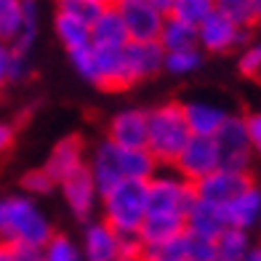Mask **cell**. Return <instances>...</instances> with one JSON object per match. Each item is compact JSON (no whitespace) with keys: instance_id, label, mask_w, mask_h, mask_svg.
Returning a JSON list of instances; mask_svg holds the SVG:
<instances>
[{"instance_id":"obj_33","label":"cell","mask_w":261,"mask_h":261,"mask_svg":"<svg viewBox=\"0 0 261 261\" xmlns=\"http://www.w3.org/2000/svg\"><path fill=\"white\" fill-rule=\"evenodd\" d=\"M237 72L248 80L261 83V40L248 43L240 51V56H237Z\"/></svg>"},{"instance_id":"obj_16","label":"cell","mask_w":261,"mask_h":261,"mask_svg":"<svg viewBox=\"0 0 261 261\" xmlns=\"http://www.w3.org/2000/svg\"><path fill=\"white\" fill-rule=\"evenodd\" d=\"M181 110H184L189 134L203 139H213L219 134V128L227 123V117L232 115L227 107L213 99H187L181 101Z\"/></svg>"},{"instance_id":"obj_18","label":"cell","mask_w":261,"mask_h":261,"mask_svg":"<svg viewBox=\"0 0 261 261\" xmlns=\"http://www.w3.org/2000/svg\"><path fill=\"white\" fill-rule=\"evenodd\" d=\"M224 216H227V227L251 232L261 221V187L253 181L248 189H243L234 200L224 205Z\"/></svg>"},{"instance_id":"obj_10","label":"cell","mask_w":261,"mask_h":261,"mask_svg":"<svg viewBox=\"0 0 261 261\" xmlns=\"http://www.w3.org/2000/svg\"><path fill=\"white\" fill-rule=\"evenodd\" d=\"M163 59L165 51L160 48L158 40H128L123 45V67H125V80L134 88L139 83H147L163 72Z\"/></svg>"},{"instance_id":"obj_2","label":"cell","mask_w":261,"mask_h":261,"mask_svg":"<svg viewBox=\"0 0 261 261\" xmlns=\"http://www.w3.org/2000/svg\"><path fill=\"white\" fill-rule=\"evenodd\" d=\"M189 128L184 120L181 101H160L147 110V149L160 163V168H171L179 152L189 141Z\"/></svg>"},{"instance_id":"obj_27","label":"cell","mask_w":261,"mask_h":261,"mask_svg":"<svg viewBox=\"0 0 261 261\" xmlns=\"http://www.w3.org/2000/svg\"><path fill=\"white\" fill-rule=\"evenodd\" d=\"M110 6H112V0H56V11L77 16L86 24H93Z\"/></svg>"},{"instance_id":"obj_7","label":"cell","mask_w":261,"mask_h":261,"mask_svg":"<svg viewBox=\"0 0 261 261\" xmlns=\"http://www.w3.org/2000/svg\"><path fill=\"white\" fill-rule=\"evenodd\" d=\"M115 8L120 11L128 40L147 43L160 38V30L165 24V16H168V11L163 6L152 3V0H123V3H115Z\"/></svg>"},{"instance_id":"obj_5","label":"cell","mask_w":261,"mask_h":261,"mask_svg":"<svg viewBox=\"0 0 261 261\" xmlns=\"http://www.w3.org/2000/svg\"><path fill=\"white\" fill-rule=\"evenodd\" d=\"M219 149V168H229V171H245L253 173V160L256 152L251 144L245 128V115H229L227 123L219 128V134L213 136Z\"/></svg>"},{"instance_id":"obj_22","label":"cell","mask_w":261,"mask_h":261,"mask_svg":"<svg viewBox=\"0 0 261 261\" xmlns=\"http://www.w3.org/2000/svg\"><path fill=\"white\" fill-rule=\"evenodd\" d=\"M160 48L163 51H181V48H197V27L176 16H165V24L160 30Z\"/></svg>"},{"instance_id":"obj_12","label":"cell","mask_w":261,"mask_h":261,"mask_svg":"<svg viewBox=\"0 0 261 261\" xmlns=\"http://www.w3.org/2000/svg\"><path fill=\"white\" fill-rule=\"evenodd\" d=\"M59 195H62L67 211L72 213L80 224L96 219L99 203H101V192H99V187L93 184L88 168H83L80 173L72 176V179L59 184Z\"/></svg>"},{"instance_id":"obj_31","label":"cell","mask_w":261,"mask_h":261,"mask_svg":"<svg viewBox=\"0 0 261 261\" xmlns=\"http://www.w3.org/2000/svg\"><path fill=\"white\" fill-rule=\"evenodd\" d=\"M144 261H187L184 253V234L173 237V240H165L160 245H149L144 248Z\"/></svg>"},{"instance_id":"obj_47","label":"cell","mask_w":261,"mask_h":261,"mask_svg":"<svg viewBox=\"0 0 261 261\" xmlns=\"http://www.w3.org/2000/svg\"><path fill=\"white\" fill-rule=\"evenodd\" d=\"M216 261H219V258H216Z\"/></svg>"},{"instance_id":"obj_17","label":"cell","mask_w":261,"mask_h":261,"mask_svg":"<svg viewBox=\"0 0 261 261\" xmlns=\"http://www.w3.org/2000/svg\"><path fill=\"white\" fill-rule=\"evenodd\" d=\"M184 224H187V232L208 237V240H216V237L227 229V216H224L221 205L195 197L189 211H187V216H184Z\"/></svg>"},{"instance_id":"obj_1","label":"cell","mask_w":261,"mask_h":261,"mask_svg":"<svg viewBox=\"0 0 261 261\" xmlns=\"http://www.w3.org/2000/svg\"><path fill=\"white\" fill-rule=\"evenodd\" d=\"M56 234L38 200L24 192L0 195V243L3 245H45Z\"/></svg>"},{"instance_id":"obj_28","label":"cell","mask_w":261,"mask_h":261,"mask_svg":"<svg viewBox=\"0 0 261 261\" xmlns=\"http://www.w3.org/2000/svg\"><path fill=\"white\" fill-rule=\"evenodd\" d=\"M43 253H45V261H83L77 240H72V237L64 234V232H56L51 240L43 245Z\"/></svg>"},{"instance_id":"obj_26","label":"cell","mask_w":261,"mask_h":261,"mask_svg":"<svg viewBox=\"0 0 261 261\" xmlns=\"http://www.w3.org/2000/svg\"><path fill=\"white\" fill-rule=\"evenodd\" d=\"M213 11H216L213 0H173L168 6V16H176L192 27H200Z\"/></svg>"},{"instance_id":"obj_44","label":"cell","mask_w":261,"mask_h":261,"mask_svg":"<svg viewBox=\"0 0 261 261\" xmlns=\"http://www.w3.org/2000/svg\"><path fill=\"white\" fill-rule=\"evenodd\" d=\"M136 261H144V258H136Z\"/></svg>"},{"instance_id":"obj_21","label":"cell","mask_w":261,"mask_h":261,"mask_svg":"<svg viewBox=\"0 0 261 261\" xmlns=\"http://www.w3.org/2000/svg\"><path fill=\"white\" fill-rule=\"evenodd\" d=\"M54 35H56L59 45L67 51V56L91 45V24L80 21L77 16L62 14V11L54 14Z\"/></svg>"},{"instance_id":"obj_20","label":"cell","mask_w":261,"mask_h":261,"mask_svg":"<svg viewBox=\"0 0 261 261\" xmlns=\"http://www.w3.org/2000/svg\"><path fill=\"white\" fill-rule=\"evenodd\" d=\"M125 43H128L125 24L120 19V11H117L115 3H112L91 24V45H99V48H123Z\"/></svg>"},{"instance_id":"obj_15","label":"cell","mask_w":261,"mask_h":261,"mask_svg":"<svg viewBox=\"0 0 261 261\" xmlns=\"http://www.w3.org/2000/svg\"><path fill=\"white\" fill-rule=\"evenodd\" d=\"M256 179L253 173H245V171H229V168H219L213 171L211 176H205L203 181L195 184V195L200 200H208V203H216V205H227L229 200H234L237 195L248 189Z\"/></svg>"},{"instance_id":"obj_23","label":"cell","mask_w":261,"mask_h":261,"mask_svg":"<svg viewBox=\"0 0 261 261\" xmlns=\"http://www.w3.org/2000/svg\"><path fill=\"white\" fill-rule=\"evenodd\" d=\"M251 248H253V237L245 229L227 227L216 237V258L219 261H245Z\"/></svg>"},{"instance_id":"obj_36","label":"cell","mask_w":261,"mask_h":261,"mask_svg":"<svg viewBox=\"0 0 261 261\" xmlns=\"http://www.w3.org/2000/svg\"><path fill=\"white\" fill-rule=\"evenodd\" d=\"M14 261H45V253L40 245H8Z\"/></svg>"},{"instance_id":"obj_32","label":"cell","mask_w":261,"mask_h":261,"mask_svg":"<svg viewBox=\"0 0 261 261\" xmlns=\"http://www.w3.org/2000/svg\"><path fill=\"white\" fill-rule=\"evenodd\" d=\"M184 253L187 261H216V240L184 232Z\"/></svg>"},{"instance_id":"obj_24","label":"cell","mask_w":261,"mask_h":261,"mask_svg":"<svg viewBox=\"0 0 261 261\" xmlns=\"http://www.w3.org/2000/svg\"><path fill=\"white\" fill-rule=\"evenodd\" d=\"M205 62V54L200 48H181V51H165L163 59V72L173 77H189L200 72V67Z\"/></svg>"},{"instance_id":"obj_9","label":"cell","mask_w":261,"mask_h":261,"mask_svg":"<svg viewBox=\"0 0 261 261\" xmlns=\"http://www.w3.org/2000/svg\"><path fill=\"white\" fill-rule=\"evenodd\" d=\"M88 163V144L80 134H67L51 147L48 158L43 163V171L56 181V187L80 173Z\"/></svg>"},{"instance_id":"obj_29","label":"cell","mask_w":261,"mask_h":261,"mask_svg":"<svg viewBox=\"0 0 261 261\" xmlns=\"http://www.w3.org/2000/svg\"><path fill=\"white\" fill-rule=\"evenodd\" d=\"M213 6H216V14L232 19L234 24H240L245 30H253L256 27L253 0H213Z\"/></svg>"},{"instance_id":"obj_13","label":"cell","mask_w":261,"mask_h":261,"mask_svg":"<svg viewBox=\"0 0 261 261\" xmlns=\"http://www.w3.org/2000/svg\"><path fill=\"white\" fill-rule=\"evenodd\" d=\"M104 139L123 149L147 147V110L144 107H123V110H117L107 120Z\"/></svg>"},{"instance_id":"obj_34","label":"cell","mask_w":261,"mask_h":261,"mask_svg":"<svg viewBox=\"0 0 261 261\" xmlns=\"http://www.w3.org/2000/svg\"><path fill=\"white\" fill-rule=\"evenodd\" d=\"M35 72L32 67V56L24 54V51H14L11 48V72H8V80L11 86H21V83H27Z\"/></svg>"},{"instance_id":"obj_25","label":"cell","mask_w":261,"mask_h":261,"mask_svg":"<svg viewBox=\"0 0 261 261\" xmlns=\"http://www.w3.org/2000/svg\"><path fill=\"white\" fill-rule=\"evenodd\" d=\"M24 30V0H0V43L14 45Z\"/></svg>"},{"instance_id":"obj_38","label":"cell","mask_w":261,"mask_h":261,"mask_svg":"<svg viewBox=\"0 0 261 261\" xmlns=\"http://www.w3.org/2000/svg\"><path fill=\"white\" fill-rule=\"evenodd\" d=\"M8 72H11V45L0 43V93L11 86Z\"/></svg>"},{"instance_id":"obj_14","label":"cell","mask_w":261,"mask_h":261,"mask_svg":"<svg viewBox=\"0 0 261 261\" xmlns=\"http://www.w3.org/2000/svg\"><path fill=\"white\" fill-rule=\"evenodd\" d=\"M77 245L83 261H120V234L99 216L83 224Z\"/></svg>"},{"instance_id":"obj_43","label":"cell","mask_w":261,"mask_h":261,"mask_svg":"<svg viewBox=\"0 0 261 261\" xmlns=\"http://www.w3.org/2000/svg\"><path fill=\"white\" fill-rule=\"evenodd\" d=\"M165 3H168V6H171V3H173V0H165Z\"/></svg>"},{"instance_id":"obj_19","label":"cell","mask_w":261,"mask_h":261,"mask_svg":"<svg viewBox=\"0 0 261 261\" xmlns=\"http://www.w3.org/2000/svg\"><path fill=\"white\" fill-rule=\"evenodd\" d=\"M187 232V224H184V216H171V213H147L144 224L139 229V240L144 248L149 245H160L165 240H173Z\"/></svg>"},{"instance_id":"obj_6","label":"cell","mask_w":261,"mask_h":261,"mask_svg":"<svg viewBox=\"0 0 261 261\" xmlns=\"http://www.w3.org/2000/svg\"><path fill=\"white\" fill-rule=\"evenodd\" d=\"M248 35L251 30H245L240 24H234L232 19L213 14L197 27V48L203 51L205 56H224V54H234L243 51L248 43Z\"/></svg>"},{"instance_id":"obj_8","label":"cell","mask_w":261,"mask_h":261,"mask_svg":"<svg viewBox=\"0 0 261 261\" xmlns=\"http://www.w3.org/2000/svg\"><path fill=\"white\" fill-rule=\"evenodd\" d=\"M171 168L181 176L184 181L197 184L205 176H211L213 171H219V149L213 139H203V136H189V141L184 144V149L179 152V158Z\"/></svg>"},{"instance_id":"obj_4","label":"cell","mask_w":261,"mask_h":261,"mask_svg":"<svg viewBox=\"0 0 261 261\" xmlns=\"http://www.w3.org/2000/svg\"><path fill=\"white\" fill-rule=\"evenodd\" d=\"M195 187L184 181L173 168H160L147 181V213H171V216H187L195 200Z\"/></svg>"},{"instance_id":"obj_41","label":"cell","mask_w":261,"mask_h":261,"mask_svg":"<svg viewBox=\"0 0 261 261\" xmlns=\"http://www.w3.org/2000/svg\"><path fill=\"white\" fill-rule=\"evenodd\" d=\"M112 3H123V0H112ZM152 3H158V6H163L165 11H168V3H165V0H152Z\"/></svg>"},{"instance_id":"obj_3","label":"cell","mask_w":261,"mask_h":261,"mask_svg":"<svg viewBox=\"0 0 261 261\" xmlns=\"http://www.w3.org/2000/svg\"><path fill=\"white\" fill-rule=\"evenodd\" d=\"M99 219L123 234L136 237L141 224L147 219V184L141 181H123L101 195Z\"/></svg>"},{"instance_id":"obj_30","label":"cell","mask_w":261,"mask_h":261,"mask_svg":"<svg viewBox=\"0 0 261 261\" xmlns=\"http://www.w3.org/2000/svg\"><path fill=\"white\" fill-rule=\"evenodd\" d=\"M19 187H21V192L30 195V197H35V200H38V197H45V195H51L54 189H59L56 181L43 171V165H40V168H30V171L21 173Z\"/></svg>"},{"instance_id":"obj_45","label":"cell","mask_w":261,"mask_h":261,"mask_svg":"<svg viewBox=\"0 0 261 261\" xmlns=\"http://www.w3.org/2000/svg\"><path fill=\"white\" fill-rule=\"evenodd\" d=\"M258 227H261V221H258Z\"/></svg>"},{"instance_id":"obj_42","label":"cell","mask_w":261,"mask_h":261,"mask_svg":"<svg viewBox=\"0 0 261 261\" xmlns=\"http://www.w3.org/2000/svg\"><path fill=\"white\" fill-rule=\"evenodd\" d=\"M256 248H258V251H261V240H258V243H256Z\"/></svg>"},{"instance_id":"obj_46","label":"cell","mask_w":261,"mask_h":261,"mask_svg":"<svg viewBox=\"0 0 261 261\" xmlns=\"http://www.w3.org/2000/svg\"><path fill=\"white\" fill-rule=\"evenodd\" d=\"M0 245H3V243H0Z\"/></svg>"},{"instance_id":"obj_11","label":"cell","mask_w":261,"mask_h":261,"mask_svg":"<svg viewBox=\"0 0 261 261\" xmlns=\"http://www.w3.org/2000/svg\"><path fill=\"white\" fill-rule=\"evenodd\" d=\"M86 168L91 173L93 184L99 187V192H110L112 187L125 181L123 173V147L112 144L107 139H99L93 147H88V163Z\"/></svg>"},{"instance_id":"obj_35","label":"cell","mask_w":261,"mask_h":261,"mask_svg":"<svg viewBox=\"0 0 261 261\" xmlns=\"http://www.w3.org/2000/svg\"><path fill=\"white\" fill-rule=\"evenodd\" d=\"M245 128H248V136H251L253 152H256V155H261V110L245 115Z\"/></svg>"},{"instance_id":"obj_37","label":"cell","mask_w":261,"mask_h":261,"mask_svg":"<svg viewBox=\"0 0 261 261\" xmlns=\"http://www.w3.org/2000/svg\"><path fill=\"white\" fill-rule=\"evenodd\" d=\"M14 141H16V125L11 120H0V158L14 147Z\"/></svg>"},{"instance_id":"obj_40","label":"cell","mask_w":261,"mask_h":261,"mask_svg":"<svg viewBox=\"0 0 261 261\" xmlns=\"http://www.w3.org/2000/svg\"><path fill=\"white\" fill-rule=\"evenodd\" d=\"M253 19L256 24H261V0H253Z\"/></svg>"},{"instance_id":"obj_39","label":"cell","mask_w":261,"mask_h":261,"mask_svg":"<svg viewBox=\"0 0 261 261\" xmlns=\"http://www.w3.org/2000/svg\"><path fill=\"white\" fill-rule=\"evenodd\" d=\"M0 261H14V256H11V248H8V245H0Z\"/></svg>"}]
</instances>
